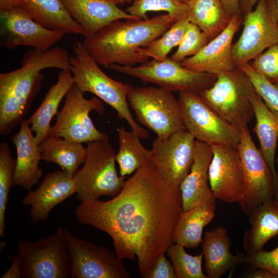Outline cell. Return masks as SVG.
Wrapping results in <instances>:
<instances>
[{
    "label": "cell",
    "instance_id": "28",
    "mask_svg": "<svg viewBox=\"0 0 278 278\" xmlns=\"http://www.w3.org/2000/svg\"><path fill=\"white\" fill-rule=\"evenodd\" d=\"M215 208L201 205L182 211L172 233V243L189 249L198 247L204 228L214 218Z\"/></svg>",
    "mask_w": 278,
    "mask_h": 278
},
{
    "label": "cell",
    "instance_id": "37",
    "mask_svg": "<svg viewBox=\"0 0 278 278\" xmlns=\"http://www.w3.org/2000/svg\"><path fill=\"white\" fill-rule=\"evenodd\" d=\"M208 42L205 34L197 26L189 22L185 35L170 59L181 63L187 57L198 53Z\"/></svg>",
    "mask_w": 278,
    "mask_h": 278
},
{
    "label": "cell",
    "instance_id": "16",
    "mask_svg": "<svg viewBox=\"0 0 278 278\" xmlns=\"http://www.w3.org/2000/svg\"><path fill=\"white\" fill-rule=\"evenodd\" d=\"M151 162L169 183L180 186L190 171L196 153V139L186 129L152 143Z\"/></svg>",
    "mask_w": 278,
    "mask_h": 278
},
{
    "label": "cell",
    "instance_id": "2",
    "mask_svg": "<svg viewBox=\"0 0 278 278\" xmlns=\"http://www.w3.org/2000/svg\"><path fill=\"white\" fill-rule=\"evenodd\" d=\"M175 22L167 13L146 19L116 20L84 37L82 43L99 65L106 68L112 64L134 66L149 60L142 49L160 37Z\"/></svg>",
    "mask_w": 278,
    "mask_h": 278
},
{
    "label": "cell",
    "instance_id": "46",
    "mask_svg": "<svg viewBox=\"0 0 278 278\" xmlns=\"http://www.w3.org/2000/svg\"><path fill=\"white\" fill-rule=\"evenodd\" d=\"M278 25V0H267Z\"/></svg>",
    "mask_w": 278,
    "mask_h": 278
},
{
    "label": "cell",
    "instance_id": "9",
    "mask_svg": "<svg viewBox=\"0 0 278 278\" xmlns=\"http://www.w3.org/2000/svg\"><path fill=\"white\" fill-rule=\"evenodd\" d=\"M107 68L172 92L190 91L199 94L212 86L217 78L215 75L186 68L168 57L162 61L152 59L135 66L112 64Z\"/></svg>",
    "mask_w": 278,
    "mask_h": 278
},
{
    "label": "cell",
    "instance_id": "1",
    "mask_svg": "<svg viewBox=\"0 0 278 278\" xmlns=\"http://www.w3.org/2000/svg\"><path fill=\"white\" fill-rule=\"evenodd\" d=\"M179 186L167 182L150 161L129 178L120 192L107 201L80 203L78 221L106 233L120 260L137 258L146 278L158 257L172 244L182 212Z\"/></svg>",
    "mask_w": 278,
    "mask_h": 278
},
{
    "label": "cell",
    "instance_id": "48",
    "mask_svg": "<svg viewBox=\"0 0 278 278\" xmlns=\"http://www.w3.org/2000/svg\"><path fill=\"white\" fill-rule=\"evenodd\" d=\"M278 162V160H277ZM275 197L278 199V175L276 176V189H275Z\"/></svg>",
    "mask_w": 278,
    "mask_h": 278
},
{
    "label": "cell",
    "instance_id": "47",
    "mask_svg": "<svg viewBox=\"0 0 278 278\" xmlns=\"http://www.w3.org/2000/svg\"><path fill=\"white\" fill-rule=\"evenodd\" d=\"M112 2L114 3L116 5L124 4L125 3H130L133 2L135 0H110Z\"/></svg>",
    "mask_w": 278,
    "mask_h": 278
},
{
    "label": "cell",
    "instance_id": "5",
    "mask_svg": "<svg viewBox=\"0 0 278 278\" xmlns=\"http://www.w3.org/2000/svg\"><path fill=\"white\" fill-rule=\"evenodd\" d=\"M255 92L248 76L236 67L218 74L213 85L199 94L212 109L241 131L254 116L252 98Z\"/></svg>",
    "mask_w": 278,
    "mask_h": 278
},
{
    "label": "cell",
    "instance_id": "26",
    "mask_svg": "<svg viewBox=\"0 0 278 278\" xmlns=\"http://www.w3.org/2000/svg\"><path fill=\"white\" fill-rule=\"evenodd\" d=\"M252 103L256 119L253 131L259 143L260 150L276 181L275 155L278 141V112L269 108L256 92L252 96Z\"/></svg>",
    "mask_w": 278,
    "mask_h": 278
},
{
    "label": "cell",
    "instance_id": "42",
    "mask_svg": "<svg viewBox=\"0 0 278 278\" xmlns=\"http://www.w3.org/2000/svg\"><path fill=\"white\" fill-rule=\"evenodd\" d=\"M229 12L232 15L241 14L240 0H220Z\"/></svg>",
    "mask_w": 278,
    "mask_h": 278
},
{
    "label": "cell",
    "instance_id": "13",
    "mask_svg": "<svg viewBox=\"0 0 278 278\" xmlns=\"http://www.w3.org/2000/svg\"><path fill=\"white\" fill-rule=\"evenodd\" d=\"M71 278H129L123 260L106 247L74 235L65 228Z\"/></svg>",
    "mask_w": 278,
    "mask_h": 278
},
{
    "label": "cell",
    "instance_id": "44",
    "mask_svg": "<svg viewBox=\"0 0 278 278\" xmlns=\"http://www.w3.org/2000/svg\"><path fill=\"white\" fill-rule=\"evenodd\" d=\"M259 0H240V8L241 15L244 17L252 11L254 6Z\"/></svg>",
    "mask_w": 278,
    "mask_h": 278
},
{
    "label": "cell",
    "instance_id": "41",
    "mask_svg": "<svg viewBox=\"0 0 278 278\" xmlns=\"http://www.w3.org/2000/svg\"><path fill=\"white\" fill-rule=\"evenodd\" d=\"M21 277V260L16 254L12 257V264L10 268L3 275L2 278Z\"/></svg>",
    "mask_w": 278,
    "mask_h": 278
},
{
    "label": "cell",
    "instance_id": "23",
    "mask_svg": "<svg viewBox=\"0 0 278 278\" xmlns=\"http://www.w3.org/2000/svg\"><path fill=\"white\" fill-rule=\"evenodd\" d=\"M202 243L207 278H219L237 265L244 263L245 255H234L231 252V239L224 227L207 231Z\"/></svg>",
    "mask_w": 278,
    "mask_h": 278
},
{
    "label": "cell",
    "instance_id": "4",
    "mask_svg": "<svg viewBox=\"0 0 278 278\" xmlns=\"http://www.w3.org/2000/svg\"><path fill=\"white\" fill-rule=\"evenodd\" d=\"M74 56L70 59V71L74 84L83 93L90 92L106 102L125 119L141 139L149 136L148 131L135 120L130 109L128 96L134 88L132 85L116 81L106 74L91 56L82 42L73 44Z\"/></svg>",
    "mask_w": 278,
    "mask_h": 278
},
{
    "label": "cell",
    "instance_id": "27",
    "mask_svg": "<svg viewBox=\"0 0 278 278\" xmlns=\"http://www.w3.org/2000/svg\"><path fill=\"white\" fill-rule=\"evenodd\" d=\"M22 7L45 28L84 35L83 28L70 15L61 0H23Z\"/></svg>",
    "mask_w": 278,
    "mask_h": 278
},
{
    "label": "cell",
    "instance_id": "34",
    "mask_svg": "<svg viewBox=\"0 0 278 278\" xmlns=\"http://www.w3.org/2000/svg\"><path fill=\"white\" fill-rule=\"evenodd\" d=\"M138 19L148 18L147 13L151 11H165L176 21L187 19L188 10L186 4L177 0H135L125 10Z\"/></svg>",
    "mask_w": 278,
    "mask_h": 278
},
{
    "label": "cell",
    "instance_id": "14",
    "mask_svg": "<svg viewBox=\"0 0 278 278\" xmlns=\"http://www.w3.org/2000/svg\"><path fill=\"white\" fill-rule=\"evenodd\" d=\"M278 43V25L267 0H259L254 9L243 17V29L232 45L236 67L249 63L272 45Z\"/></svg>",
    "mask_w": 278,
    "mask_h": 278
},
{
    "label": "cell",
    "instance_id": "12",
    "mask_svg": "<svg viewBox=\"0 0 278 278\" xmlns=\"http://www.w3.org/2000/svg\"><path fill=\"white\" fill-rule=\"evenodd\" d=\"M240 132L237 150L243 167L246 189L239 204L248 215L259 205L273 199L276 181L260 149L253 142L248 127Z\"/></svg>",
    "mask_w": 278,
    "mask_h": 278
},
{
    "label": "cell",
    "instance_id": "3",
    "mask_svg": "<svg viewBox=\"0 0 278 278\" xmlns=\"http://www.w3.org/2000/svg\"><path fill=\"white\" fill-rule=\"evenodd\" d=\"M69 53L56 47L45 51L32 48L23 56L21 67L0 74V134L7 135L24 119L40 91L49 68L69 70Z\"/></svg>",
    "mask_w": 278,
    "mask_h": 278
},
{
    "label": "cell",
    "instance_id": "20",
    "mask_svg": "<svg viewBox=\"0 0 278 278\" xmlns=\"http://www.w3.org/2000/svg\"><path fill=\"white\" fill-rule=\"evenodd\" d=\"M212 156L210 145L196 140L193 164L179 186L183 211L201 205L216 207V198L211 188L208 179V168Z\"/></svg>",
    "mask_w": 278,
    "mask_h": 278
},
{
    "label": "cell",
    "instance_id": "36",
    "mask_svg": "<svg viewBox=\"0 0 278 278\" xmlns=\"http://www.w3.org/2000/svg\"><path fill=\"white\" fill-rule=\"evenodd\" d=\"M249 77L256 92L266 105L278 112V84L272 83L250 63L239 67Z\"/></svg>",
    "mask_w": 278,
    "mask_h": 278
},
{
    "label": "cell",
    "instance_id": "8",
    "mask_svg": "<svg viewBox=\"0 0 278 278\" xmlns=\"http://www.w3.org/2000/svg\"><path fill=\"white\" fill-rule=\"evenodd\" d=\"M17 255L21 263V277L66 278L70 276V260L65 228L34 242L20 240Z\"/></svg>",
    "mask_w": 278,
    "mask_h": 278
},
{
    "label": "cell",
    "instance_id": "18",
    "mask_svg": "<svg viewBox=\"0 0 278 278\" xmlns=\"http://www.w3.org/2000/svg\"><path fill=\"white\" fill-rule=\"evenodd\" d=\"M242 20L241 14L233 16L225 29L210 40L198 53L186 58L181 64L196 72L216 76L236 67L232 56V42Z\"/></svg>",
    "mask_w": 278,
    "mask_h": 278
},
{
    "label": "cell",
    "instance_id": "24",
    "mask_svg": "<svg viewBox=\"0 0 278 278\" xmlns=\"http://www.w3.org/2000/svg\"><path fill=\"white\" fill-rule=\"evenodd\" d=\"M74 83L70 70H61L57 82L49 88L39 107L28 119L39 144L48 137L51 121L57 114L60 103Z\"/></svg>",
    "mask_w": 278,
    "mask_h": 278
},
{
    "label": "cell",
    "instance_id": "43",
    "mask_svg": "<svg viewBox=\"0 0 278 278\" xmlns=\"http://www.w3.org/2000/svg\"><path fill=\"white\" fill-rule=\"evenodd\" d=\"M249 278H278L273 272L265 269H260L251 271L247 275Z\"/></svg>",
    "mask_w": 278,
    "mask_h": 278
},
{
    "label": "cell",
    "instance_id": "30",
    "mask_svg": "<svg viewBox=\"0 0 278 278\" xmlns=\"http://www.w3.org/2000/svg\"><path fill=\"white\" fill-rule=\"evenodd\" d=\"M39 148L42 160L57 164L71 177L83 164L86 155V147L82 144L60 137H47L39 144Z\"/></svg>",
    "mask_w": 278,
    "mask_h": 278
},
{
    "label": "cell",
    "instance_id": "45",
    "mask_svg": "<svg viewBox=\"0 0 278 278\" xmlns=\"http://www.w3.org/2000/svg\"><path fill=\"white\" fill-rule=\"evenodd\" d=\"M23 4V0H0V12L22 6Z\"/></svg>",
    "mask_w": 278,
    "mask_h": 278
},
{
    "label": "cell",
    "instance_id": "17",
    "mask_svg": "<svg viewBox=\"0 0 278 278\" xmlns=\"http://www.w3.org/2000/svg\"><path fill=\"white\" fill-rule=\"evenodd\" d=\"M211 146L213 153L208 168L211 188L216 199L239 204L244 198L246 184L238 150L228 145Z\"/></svg>",
    "mask_w": 278,
    "mask_h": 278
},
{
    "label": "cell",
    "instance_id": "35",
    "mask_svg": "<svg viewBox=\"0 0 278 278\" xmlns=\"http://www.w3.org/2000/svg\"><path fill=\"white\" fill-rule=\"evenodd\" d=\"M173 266L177 278H207L202 270L203 253L192 255L185 248L172 243L166 252Z\"/></svg>",
    "mask_w": 278,
    "mask_h": 278
},
{
    "label": "cell",
    "instance_id": "21",
    "mask_svg": "<svg viewBox=\"0 0 278 278\" xmlns=\"http://www.w3.org/2000/svg\"><path fill=\"white\" fill-rule=\"evenodd\" d=\"M11 140L16 149L13 185L30 191L41 178L43 170L39 167L42 160L39 144L30 129L28 119L21 122L19 132Z\"/></svg>",
    "mask_w": 278,
    "mask_h": 278
},
{
    "label": "cell",
    "instance_id": "25",
    "mask_svg": "<svg viewBox=\"0 0 278 278\" xmlns=\"http://www.w3.org/2000/svg\"><path fill=\"white\" fill-rule=\"evenodd\" d=\"M250 228L245 232L242 246L247 254L262 250L271 238L278 234V199L267 201L248 215Z\"/></svg>",
    "mask_w": 278,
    "mask_h": 278
},
{
    "label": "cell",
    "instance_id": "19",
    "mask_svg": "<svg viewBox=\"0 0 278 278\" xmlns=\"http://www.w3.org/2000/svg\"><path fill=\"white\" fill-rule=\"evenodd\" d=\"M74 177L61 170L48 173L34 190H30L22 200L24 206H29L31 223L43 221L48 218L50 212L58 204L76 193Z\"/></svg>",
    "mask_w": 278,
    "mask_h": 278
},
{
    "label": "cell",
    "instance_id": "31",
    "mask_svg": "<svg viewBox=\"0 0 278 278\" xmlns=\"http://www.w3.org/2000/svg\"><path fill=\"white\" fill-rule=\"evenodd\" d=\"M119 148L115 154L119 174L126 177L151 161V151L141 143L140 138L132 131L121 126L117 129Z\"/></svg>",
    "mask_w": 278,
    "mask_h": 278
},
{
    "label": "cell",
    "instance_id": "38",
    "mask_svg": "<svg viewBox=\"0 0 278 278\" xmlns=\"http://www.w3.org/2000/svg\"><path fill=\"white\" fill-rule=\"evenodd\" d=\"M250 63L269 81L278 84V43L266 49Z\"/></svg>",
    "mask_w": 278,
    "mask_h": 278
},
{
    "label": "cell",
    "instance_id": "39",
    "mask_svg": "<svg viewBox=\"0 0 278 278\" xmlns=\"http://www.w3.org/2000/svg\"><path fill=\"white\" fill-rule=\"evenodd\" d=\"M244 263L254 268L267 269L278 276V246L274 249L267 251L259 250L246 254Z\"/></svg>",
    "mask_w": 278,
    "mask_h": 278
},
{
    "label": "cell",
    "instance_id": "6",
    "mask_svg": "<svg viewBox=\"0 0 278 278\" xmlns=\"http://www.w3.org/2000/svg\"><path fill=\"white\" fill-rule=\"evenodd\" d=\"M86 144L83 165L74 176L77 199L82 203L98 200L102 196L115 197L126 180L118 173L114 148L109 140Z\"/></svg>",
    "mask_w": 278,
    "mask_h": 278
},
{
    "label": "cell",
    "instance_id": "11",
    "mask_svg": "<svg viewBox=\"0 0 278 278\" xmlns=\"http://www.w3.org/2000/svg\"><path fill=\"white\" fill-rule=\"evenodd\" d=\"M178 100L184 126L196 140L210 145H228L237 149L240 131L212 109L199 94L180 92Z\"/></svg>",
    "mask_w": 278,
    "mask_h": 278
},
{
    "label": "cell",
    "instance_id": "15",
    "mask_svg": "<svg viewBox=\"0 0 278 278\" xmlns=\"http://www.w3.org/2000/svg\"><path fill=\"white\" fill-rule=\"evenodd\" d=\"M0 45L7 49L20 46L45 51L66 33L45 28L36 22L22 6L0 12Z\"/></svg>",
    "mask_w": 278,
    "mask_h": 278
},
{
    "label": "cell",
    "instance_id": "40",
    "mask_svg": "<svg viewBox=\"0 0 278 278\" xmlns=\"http://www.w3.org/2000/svg\"><path fill=\"white\" fill-rule=\"evenodd\" d=\"M146 278H177L173 266L165 254L158 257Z\"/></svg>",
    "mask_w": 278,
    "mask_h": 278
},
{
    "label": "cell",
    "instance_id": "7",
    "mask_svg": "<svg viewBox=\"0 0 278 278\" xmlns=\"http://www.w3.org/2000/svg\"><path fill=\"white\" fill-rule=\"evenodd\" d=\"M128 101L139 123L158 138H165L186 129L178 99L172 92L152 86L133 88Z\"/></svg>",
    "mask_w": 278,
    "mask_h": 278
},
{
    "label": "cell",
    "instance_id": "10",
    "mask_svg": "<svg viewBox=\"0 0 278 278\" xmlns=\"http://www.w3.org/2000/svg\"><path fill=\"white\" fill-rule=\"evenodd\" d=\"M84 94L75 84L71 88L48 137H60L80 144L108 140L106 133L96 128L89 115L93 111L105 114L103 101L96 96L86 99Z\"/></svg>",
    "mask_w": 278,
    "mask_h": 278
},
{
    "label": "cell",
    "instance_id": "32",
    "mask_svg": "<svg viewBox=\"0 0 278 278\" xmlns=\"http://www.w3.org/2000/svg\"><path fill=\"white\" fill-rule=\"evenodd\" d=\"M189 23L187 19L175 22L160 37L144 47L142 50L143 54L149 59L151 58L159 61L167 58L171 49L181 43Z\"/></svg>",
    "mask_w": 278,
    "mask_h": 278
},
{
    "label": "cell",
    "instance_id": "49",
    "mask_svg": "<svg viewBox=\"0 0 278 278\" xmlns=\"http://www.w3.org/2000/svg\"><path fill=\"white\" fill-rule=\"evenodd\" d=\"M181 3L187 4L190 0H177Z\"/></svg>",
    "mask_w": 278,
    "mask_h": 278
},
{
    "label": "cell",
    "instance_id": "22",
    "mask_svg": "<svg viewBox=\"0 0 278 278\" xmlns=\"http://www.w3.org/2000/svg\"><path fill=\"white\" fill-rule=\"evenodd\" d=\"M68 13L90 36L116 20L137 19L110 0H61Z\"/></svg>",
    "mask_w": 278,
    "mask_h": 278
},
{
    "label": "cell",
    "instance_id": "29",
    "mask_svg": "<svg viewBox=\"0 0 278 278\" xmlns=\"http://www.w3.org/2000/svg\"><path fill=\"white\" fill-rule=\"evenodd\" d=\"M187 20L197 26L209 41L229 24L233 16L220 0H190Z\"/></svg>",
    "mask_w": 278,
    "mask_h": 278
},
{
    "label": "cell",
    "instance_id": "33",
    "mask_svg": "<svg viewBox=\"0 0 278 278\" xmlns=\"http://www.w3.org/2000/svg\"><path fill=\"white\" fill-rule=\"evenodd\" d=\"M16 159L11 155L9 145L0 144V236L4 237L6 211L9 194L13 185V177Z\"/></svg>",
    "mask_w": 278,
    "mask_h": 278
}]
</instances>
